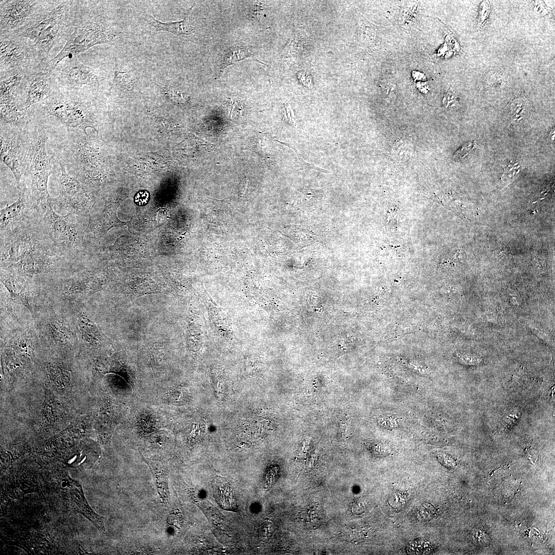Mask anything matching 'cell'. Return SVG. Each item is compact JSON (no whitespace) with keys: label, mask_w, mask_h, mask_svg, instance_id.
Returning a JSON list of instances; mask_svg holds the SVG:
<instances>
[{"label":"cell","mask_w":555,"mask_h":555,"mask_svg":"<svg viewBox=\"0 0 555 555\" xmlns=\"http://www.w3.org/2000/svg\"><path fill=\"white\" fill-rule=\"evenodd\" d=\"M272 531V524L269 522L264 523L260 530V538L262 541H266Z\"/></svg>","instance_id":"cell-31"},{"label":"cell","mask_w":555,"mask_h":555,"mask_svg":"<svg viewBox=\"0 0 555 555\" xmlns=\"http://www.w3.org/2000/svg\"><path fill=\"white\" fill-rule=\"evenodd\" d=\"M136 81V77L132 72L120 69L118 64L116 63L110 90L130 89L134 85Z\"/></svg>","instance_id":"cell-20"},{"label":"cell","mask_w":555,"mask_h":555,"mask_svg":"<svg viewBox=\"0 0 555 555\" xmlns=\"http://www.w3.org/2000/svg\"><path fill=\"white\" fill-rule=\"evenodd\" d=\"M491 12L490 4L489 1H483L481 3L478 17V25L480 27H483L486 23Z\"/></svg>","instance_id":"cell-26"},{"label":"cell","mask_w":555,"mask_h":555,"mask_svg":"<svg viewBox=\"0 0 555 555\" xmlns=\"http://www.w3.org/2000/svg\"><path fill=\"white\" fill-rule=\"evenodd\" d=\"M42 216L55 246L69 249L77 246L80 242L81 236L75 215L71 213L63 216L59 215L51 206Z\"/></svg>","instance_id":"cell-9"},{"label":"cell","mask_w":555,"mask_h":555,"mask_svg":"<svg viewBox=\"0 0 555 555\" xmlns=\"http://www.w3.org/2000/svg\"><path fill=\"white\" fill-rule=\"evenodd\" d=\"M84 1H71L63 48L48 65L54 70L63 60L77 57L79 53L99 44L113 43L118 32L105 16L92 12Z\"/></svg>","instance_id":"cell-1"},{"label":"cell","mask_w":555,"mask_h":555,"mask_svg":"<svg viewBox=\"0 0 555 555\" xmlns=\"http://www.w3.org/2000/svg\"><path fill=\"white\" fill-rule=\"evenodd\" d=\"M54 256L49 249H45L27 255L13 266L19 273L31 276L48 270L53 265Z\"/></svg>","instance_id":"cell-12"},{"label":"cell","mask_w":555,"mask_h":555,"mask_svg":"<svg viewBox=\"0 0 555 555\" xmlns=\"http://www.w3.org/2000/svg\"><path fill=\"white\" fill-rule=\"evenodd\" d=\"M20 196L16 201L6 206L0 211L1 234H4L8 230L13 228L14 225H18V221H23L24 213H27L28 206H32L25 191H20Z\"/></svg>","instance_id":"cell-13"},{"label":"cell","mask_w":555,"mask_h":555,"mask_svg":"<svg viewBox=\"0 0 555 555\" xmlns=\"http://www.w3.org/2000/svg\"><path fill=\"white\" fill-rule=\"evenodd\" d=\"M521 165L519 162L516 161L510 162L504 169L502 179L507 183L511 182L516 177L520 172Z\"/></svg>","instance_id":"cell-25"},{"label":"cell","mask_w":555,"mask_h":555,"mask_svg":"<svg viewBox=\"0 0 555 555\" xmlns=\"http://www.w3.org/2000/svg\"><path fill=\"white\" fill-rule=\"evenodd\" d=\"M213 487L217 502L223 508L230 510L235 508L236 502L232 489L225 478L216 477Z\"/></svg>","instance_id":"cell-17"},{"label":"cell","mask_w":555,"mask_h":555,"mask_svg":"<svg viewBox=\"0 0 555 555\" xmlns=\"http://www.w3.org/2000/svg\"><path fill=\"white\" fill-rule=\"evenodd\" d=\"M535 2L534 11L537 14L544 15L549 13L550 8L546 7L543 2L536 1Z\"/></svg>","instance_id":"cell-33"},{"label":"cell","mask_w":555,"mask_h":555,"mask_svg":"<svg viewBox=\"0 0 555 555\" xmlns=\"http://www.w3.org/2000/svg\"><path fill=\"white\" fill-rule=\"evenodd\" d=\"M524 105L523 101L521 99L515 100L511 104V116L514 117L513 118L515 120L517 118L520 119L521 115L525 109V106Z\"/></svg>","instance_id":"cell-29"},{"label":"cell","mask_w":555,"mask_h":555,"mask_svg":"<svg viewBox=\"0 0 555 555\" xmlns=\"http://www.w3.org/2000/svg\"><path fill=\"white\" fill-rule=\"evenodd\" d=\"M47 139L46 134H40L28 146L23 177V179L26 177L29 180L30 202L33 208L42 214L53 206L48 190V180L52 166L46 147Z\"/></svg>","instance_id":"cell-3"},{"label":"cell","mask_w":555,"mask_h":555,"mask_svg":"<svg viewBox=\"0 0 555 555\" xmlns=\"http://www.w3.org/2000/svg\"><path fill=\"white\" fill-rule=\"evenodd\" d=\"M193 8V6H192L184 18L179 21L162 22L149 15H147V19L150 25L156 31H163L176 35L189 36L193 33L194 29L189 22V15Z\"/></svg>","instance_id":"cell-16"},{"label":"cell","mask_w":555,"mask_h":555,"mask_svg":"<svg viewBox=\"0 0 555 555\" xmlns=\"http://www.w3.org/2000/svg\"><path fill=\"white\" fill-rule=\"evenodd\" d=\"M47 369L51 380L58 385H65L70 381V372L63 364L57 363L49 364Z\"/></svg>","instance_id":"cell-22"},{"label":"cell","mask_w":555,"mask_h":555,"mask_svg":"<svg viewBox=\"0 0 555 555\" xmlns=\"http://www.w3.org/2000/svg\"><path fill=\"white\" fill-rule=\"evenodd\" d=\"M54 72L61 89L81 91L83 86L98 87L105 80L97 70L80 62L77 57L62 61Z\"/></svg>","instance_id":"cell-7"},{"label":"cell","mask_w":555,"mask_h":555,"mask_svg":"<svg viewBox=\"0 0 555 555\" xmlns=\"http://www.w3.org/2000/svg\"><path fill=\"white\" fill-rule=\"evenodd\" d=\"M299 79L304 85L309 86L311 85V79L309 73L303 71L299 73Z\"/></svg>","instance_id":"cell-35"},{"label":"cell","mask_w":555,"mask_h":555,"mask_svg":"<svg viewBox=\"0 0 555 555\" xmlns=\"http://www.w3.org/2000/svg\"><path fill=\"white\" fill-rule=\"evenodd\" d=\"M46 62L41 63L26 72L25 76V110L28 117L44 105L60 89L54 70Z\"/></svg>","instance_id":"cell-4"},{"label":"cell","mask_w":555,"mask_h":555,"mask_svg":"<svg viewBox=\"0 0 555 555\" xmlns=\"http://www.w3.org/2000/svg\"><path fill=\"white\" fill-rule=\"evenodd\" d=\"M60 195L58 203L75 215H85L88 209V196L81 182L67 173L65 166L60 164Z\"/></svg>","instance_id":"cell-11"},{"label":"cell","mask_w":555,"mask_h":555,"mask_svg":"<svg viewBox=\"0 0 555 555\" xmlns=\"http://www.w3.org/2000/svg\"><path fill=\"white\" fill-rule=\"evenodd\" d=\"M413 76L414 78L416 80H424L425 78L424 73L420 72L419 71H414L413 72Z\"/></svg>","instance_id":"cell-36"},{"label":"cell","mask_w":555,"mask_h":555,"mask_svg":"<svg viewBox=\"0 0 555 555\" xmlns=\"http://www.w3.org/2000/svg\"><path fill=\"white\" fill-rule=\"evenodd\" d=\"M474 146L475 144L472 142L465 143L454 153V159H459L464 157L474 149Z\"/></svg>","instance_id":"cell-30"},{"label":"cell","mask_w":555,"mask_h":555,"mask_svg":"<svg viewBox=\"0 0 555 555\" xmlns=\"http://www.w3.org/2000/svg\"><path fill=\"white\" fill-rule=\"evenodd\" d=\"M442 104L447 108L455 106L459 104L457 96L450 88H448L446 91L442 99Z\"/></svg>","instance_id":"cell-27"},{"label":"cell","mask_w":555,"mask_h":555,"mask_svg":"<svg viewBox=\"0 0 555 555\" xmlns=\"http://www.w3.org/2000/svg\"><path fill=\"white\" fill-rule=\"evenodd\" d=\"M77 323L80 336L85 342L94 344L98 342L99 335L98 329L87 316L80 314Z\"/></svg>","instance_id":"cell-19"},{"label":"cell","mask_w":555,"mask_h":555,"mask_svg":"<svg viewBox=\"0 0 555 555\" xmlns=\"http://www.w3.org/2000/svg\"><path fill=\"white\" fill-rule=\"evenodd\" d=\"M50 1H0V32H13L27 24Z\"/></svg>","instance_id":"cell-8"},{"label":"cell","mask_w":555,"mask_h":555,"mask_svg":"<svg viewBox=\"0 0 555 555\" xmlns=\"http://www.w3.org/2000/svg\"><path fill=\"white\" fill-rule=\"evenodd\" d=\"M1 279L10 295L32 311V297L27 283L21 277L4 271H1Z\"/></svg>","instance_id":"cell-15"},{"label":"cell","mask_w":555,"mask_h":555,"mask_svg":"<svg viewBox=\"0 0 555 555\" xmlns=\"http://www.w3.org/2000/svg\"><path fill=\"white\" fill-rule=\"evenodd\" d=\"M40 63L29 41L14 32H0V73L29 70Z\"/></svg>","instance_id":"cell-5"},{"label":"cell","mask_w":555,"mask_h":555,"mask_svg":"<svg viewBox=\"0 0 555 555\" xmlns=\"http://www.w3.org/2000/svg\"><path fill=\"white\" fill-rule=\"evenodd\" d=\"M140 454L150 470L159 498L164 504H168L169 489L167 461L150 459L145 458L140 452Z\"/></svg>","instance_id":"cell-14"},{"label":"cell","mask_w":555,"mask_h":555,"mask_svg":"<svg viewBox=\"0 0 555 555\" xmlns=\"http://www.w3.org/2000/svg\"><path fill=\"white\" fill-rule=\"evenodd\" d=\"M242 107L236 101H233L229 109L230 118L233 119H236Z\"/></svg>","instance_id":"cell-34"},{"label":"cell","mask_w":555,"mask_h":555,"mask_svg":"<svg viewBox=\"0 0 555 555\" xmlns=\"http://www.w3.org/2000/svg\"><path fill=\"white\" fill-rule=\"evenodd\" d=\"M48 335L52 341L62 346H68L74 341L73 335L68 325L58 320L49 324Z\"/></svg>","instance_id":"cell-18"},{"label":"cell","mask_w":555,"mask_h":555,"mask_svg":"<svg viewBox=\"0 0 555 555\" xmlns=\"http://www.w3.org/2000/svg\"><path fill=\"white\" fill-rule=\"evenodd\" d=\"M249 56L247 51L238 46H234L230 48L225 54L220 67L221 72L227 66Z\"/></svg>","instance_id":"cell-24"},{"label":"cell","mask_w":555,"mask_h":555,"mask_svg":"<svg viewBox=\"0 0 555 555\" xmlns=\"http://www.w3.org/2000/svg\"><path fill=\"white\" fill-rule=\"evenodd\" d=\"M149 198V194L146 191H140L135 197V202L138 205L141 206L146 204Z\"/></svg>","instance_id":"cell-32"},{"label":"cell","mask_w":555,"mask_h":555,"mask_svg":"<svg viewBox=\"0 0 555 555\" xmlns=\"http://www.w3.org/2000/svg\"><path fill=\"white\" fill-rule=\"evenodd\" d=\"M379 423L383 427L392 429L398 426V418L396 416L386 415L380 419Z\"/></svg>","instance_id":"cell-28"},{"label":"cell","mask_w":555,"mask_h":555,"mask_svg":"<svg viewBox=\"0 0 555 555\" xmlns=\"http://www.w3.org/2000/svg\"><path fill=\"white\" fill-rule=\"evenodd\" d=\"M52 400V398H49L46 395L45 399L46 403L44 402L45 406L43 410L44 415L49 419V421H54L55 419L59 417L63 412L62 403L58 401Z\"/></svg>","instance_id":"cell-23"},{"label":"cell","mask_w":555,"mask_h":555,"mask_svg":"<svg viewBox=\"0 0 555 555\" xmlns=\"http://www.w3.org/2000/svg\"><path fill=\"white\" fill-rule=\"evenodd\" d=\"M89 104L81 97V91L61 89L41 111L58 118L68 126L83 125L89 113Z\"/></svg>","instance_id":"cell-6"},{"label":"cell","mask_w":555,"mask_h":555,"mask_svg":"<svg viewBox=\"0 0 555 555\" xmlns=\"http://www.w3.org/2000/svg\"><path fill=\"white\" fill-rule=\"evenodd\" d=\"M28 147L20 133L1 130V160L13 174L19 190L22 186Z\"/></svg>","instance_id":"cell-10"},{"label":"cell","mask_w":555,"mask_h":555,"mask_svg":"<svg viewBox=\"0 0 555 555\" xmlns=\"http://www.w3.org/2000/svg\"><path fill=\"white\" fill-rule=\"evenodd\" d=\"M306 34L302 30L295 31L282 51V55L289 56L300 54L304 50Z\"/></svg>","instance_id":"cell-21"},{"label":"cell","mask_w":555,"mask_h":555,"mask_svg":"<svg viewBox=\"0 0 555 555\" xmlns=\"http://www.w3.org/2000/svg\"><path fill=\"white\" fill-rule=\"evenodd\" d=\"M52 1L27 24L13 32L29 41L41 63L48 61L51 49L64 39L71 1Z\"/></svg>","instance_id":"cell-2"}]
</instances>
